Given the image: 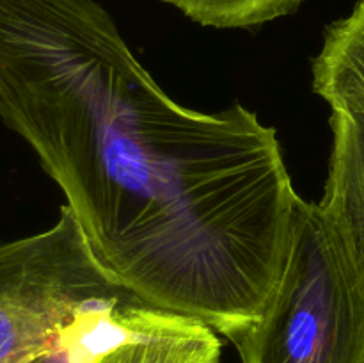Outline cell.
Returning a JSON list of instances; mask_svg holds the SVG:
<instances>
[{
    "instance_id": "1",
    "label": "cell",
    "mask_w": 364,
    "mask_h": 363,
    "mask_svg": "<svg viewBox=\"0 0 364 363\" xmlns=\"http://www.w3.org/2000/svg\"><path fill=\"white\" fill-rule=\"evenodd\" d=\"M0 120L137 298L228 338L262 317L299 194L252 110L174 102L95 0H0Z\"/></svg>"
},
{
    "instance_id": "2",
    "label": "cell",
    "mask_w": 364,
    "mask_h": 363,
    "mask_svg": "<svg viewBox=\"0 0 364 363\" xmlns=\"http://www.w3.org/2000/svg\"><path fill=\"white\" fill-rule=\"evenodd\" d=\"M230 342L242 363H364V274L318 203L297 198L279 280Z\"/></svg>"
},
{
    "instance_id": "3",
    "label": "cell",
    "mask_w": 364,
    "mask_h": 363,
    "mask_svg": "<svg viewBox=\"0 0 364 363\" xmlns=\"http://www.w3.org/2000/svg\"><path fill=\"white\" fill-rule=\"evenodd\" d=\"M107 306L149 305L96 258L68 205L46 231L0 244V363H34Z\"/></svg>"
},
{
    "instance_id": "4",
    "label": "cell",
    "mask_w": 364,
    "mask_h": 363,
    "mask_svg": "<svg viewBox=\"0 0 364 363\" xmlns=\"http://www.w3.org/2000/svg\"><path fill=\"white\" fill-rule=\"evenodd\" d=\"M323 214L364 274V110L333 109Z\"/></svg>"
},
{
    "instance_id": "5",
    "label": "cell",
    "mask_w": 364,
    "mask_h": 363,
    "mask_svg": "<svg viewBox=\"0 0 364 363\" xmlns=\"http://www.w3.org/2000/svg\"><path fill=\"white\" fill-rule=\"evenodd\" d=\"M220 340L203 320L142 308L134 330L91 363H219Z\"/></svg>"
},
{
    "instance_id": "6",
    "label": "cell",
    "mask_w": 364,
    "mask_h": 363,
    "mask_svg": "<svg viewBox=\"0 0 364 363\" xmlns=\"http://www.w3.org/2000/svg\"><path fill=\"white\" fill-rule=\"evenodd\" d=\"M313 91L331 109L364 110V0L326 28L313 59Z\"/></svg>"
},
{
    "instance_id": "7",
    "label": "cell",
    "mask_w": 364,
    "mask_h": 363,
    "mask_svg": "<svg viewBox=\"0 0 364 363\" xmlns=\"http://www.w3.org/2000/svg\"><path fill=\"white\" fill-rule=\"evenodd\" d=\"M149 306H107L82 315L63 340L34 363H91L134 330L137 313Z\"/></svg>"
},
{
    "instance_id": "8",
    "label": "cell",
    "mask_w": 364,
    "mask_h": 363,
    "mask_svg": "<svg viewBox=\"0 0 364 363\" xmlns=\"http://www.w3.org/2000/svg\"><path fill=\"white\" fill-rule=\"evenodd\" d=\"M192 21L215 28H251L288 16L304 0H164Z\"/></svg>"
}]
</instances>
